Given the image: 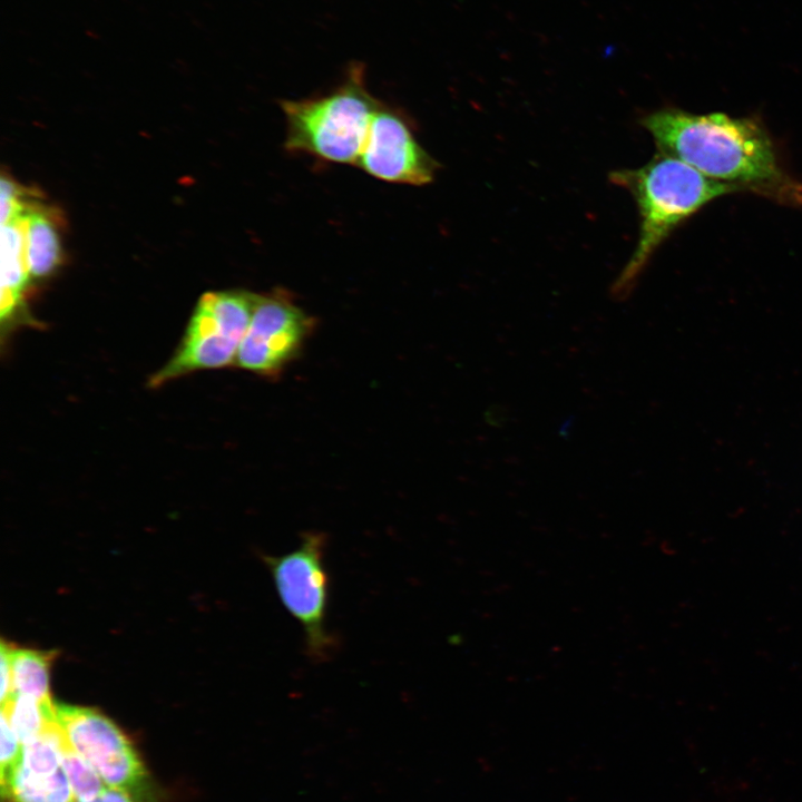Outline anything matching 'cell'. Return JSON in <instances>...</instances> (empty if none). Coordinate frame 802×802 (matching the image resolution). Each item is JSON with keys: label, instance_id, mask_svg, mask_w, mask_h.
Masks as SVG:
<instances>
[{"label": "cell", "instance_id": "6da1fadb", "mask_svg": "<svg viewBox=\"0 0 802 802\" xmlns=\"http://www.w3.org/2000/svg\"><path fill=\"white\" fill-rule=\"evenodd\" d=\"M640 123L662 154L708 178L784 203L802 202V185L783 170L770 136L752 118L666 107L644 116Z\"/></svg>", "mask_w": 802, "mask_h": 802}, {"label": "cell", "instance_id": "7a4b0ae2", "mask_svg": "<svg viewBox=\"0 0 802 802\" xmlns=\"http://www.w3.org/2000/svg\"><path fill=\"white\" fill-rule=\"evenodd\" d=\"M609 179L632 194L640 218L633 255L610 286L616 301L633 293L655 251L682 222L711 200L740 190L662 153L639 168L613 172Z\"/></svg>", "mask_w": 802, "mask_h": 802}, {"label": "cell", "instance_id": "3957f363", "mask_svg": "<svg viewBox=\"0 0 802 802\" xmlns=\"http://www.w3.org/2000/svg\"><path fill=\"white\" fill-rule=\"evenodd\" d=\"M381 104L366 88L364 66L354 62L344 81L330 94L281 101L286 123L285 148L327 162L356 165Z\"/></svg>", "mask_w": 802, "mask_h": 802}, {"label": "cell", "instance_id": "277c9868", "mask_svg": "<svg viewBox=\"0 0 802 802\" xmlns=\"http://www.w3.org/2000/svg\"><path fill=\"white\" fill-rule=\"evenodd\" d=\"M326 547L325 535L309 531L293 550L262 557L282 605L302 627L305 652L315 662L329 659L336 648V639L327 628Z\"/></svg>", "mask_w": 802, "mask_h": 802}, {"label": "cell", "instance_id": "5b68a950", "mask_svg": "<svg viewBox=\"0 0 802 802\" xmlns=\"http://www.w3.org/2000/svg\"><path fill=\"white\" fill-rule=\"evenodd\" d=\"M255 297L256 294L243 291L204 294L177 351L154 374L150 385L158 387L196 370L234 363L252 319Z\"/></svg>", "mask_w": 802, "mask_h": 802}, {"label": "cell", "instance_id": "8992f818", "mask_svg": "<svg viewBox=\"0 0 802 802\" xmlns=\"http://www.w3.org/2000/svg\"><path fill=\"white\" fill-rule=\"evenodd\" d=\"M56 718L69 745L109 788L128 793L136 802H150L148 773L121 730L104 714L88 707L56 704Z\"/></svg>", "mask_w": 802, "mask_h": 802}, {"label": "cell", "instance_id": "52a82bcc", "mask_svg": "<svg viewBox=\"0 0 802 802\" xmlns=\"http://www.w3.org/2000/svg\"><path fill=\"white\" fill-rule=\"evenodd\" d=\"M311 330L312 319L285 291L256 294L234 364L258 374H276L296 355Z\"/></svg>", "mask_w": 802, "mask_h": 802}, {"label": "cell", "instance_id": "ba28073f", "mask_svg": "<svg viewBox=\"0 0 802 802\" xmlns=\"http://www.w3.org/2000/svg\"><path fill=\"white\" fill-rule=\"evenodd\" d=\"M356 166L381 180L414 186L431 183L439 167L404 117L383 104L372 117Z\"/></svg>", "mask_w": 802, "mask_h": 802}, {"label": "cell", "instance_id": "9c48e42d", "mask_svg": "<svg viewBox=\"0 0 802 802\" xmlns=\"http://www.w3.org/2000/svg\"><path fill=\"white\" fill-rule=\"evenodd\" d=\"M28 212V211H27ZM27 212L1 224V320L16 311L30 278L25 257V217Z\"/></svg>", "mask_w": 802, "mask_h": 802}, {"label": "cell", "instance_id": "30bf717a", "mask_svg": "<svg viewBox=\"0 0 802 802\" xmlns=\"http://www.w3.org/2000/svg\"><path fill=\"white\" fill-rule=\"evenodd\" d=\"M2 795L10 802H74L75 796L62 767L52 773H38L18 764Z\"/></svg>", "mask_w": 802, "mask_h": 802}, {"label": "cell", "instance_id": "8fae6325", "mask_svg": "<svg viewBox=\"0 0 802 802\" xmlns=\"http://www.w3.org/2000/svg\"><path fill=\"white\" fill-rule=\"evenodd\" d=\"M60 243L51 218L38 211L25 217V257L31 278L48 276L60 262Z\"/></svg>", "mask_w": 802, "mask_h": 802}, {"label": "cell", "instance_id": "7c38bea8", "mask_svg": "<svg viewBox=\"0 0 802 802\" xmlns=\"http://www.w3.org/2000/svg\"><path fill=\"white\" fill-rule=\"evenodd\" d=\"M12 674L11 695H22L39 702L51 701L49 669L52 652L21 649L9 645Z\"/></svg>", "mask_w": 802, "mask_h": 802}, {"label": "cell", "instance_id": "4fadbf2b", "mask_svg": "<svg viewBox=\"0 0 802 802\" xmlns=\"http://www.w3.org/2000/svg\"><path fill=\"white\" fill-rule=\"evenodd\" d=\"M1 714L22 744L32 741L57 723L56 704L52 700L39 702L22 695H10L1 703Z\"/></svg>", "mask_w": 802, "mask_h": 802}, {"label": "cell", "instance_id": "5bb4252c", "mask_svg": "<svg viewBox=\"0 0 802 802\" xmlns=\"http://www.w3.org/2000/svg\"><path fill=\"white\" fill-rule=\"evenodd\" d=\"M62 766L76 801H91L106 789L99 774L69 745L66 737L62 745Z\"/></svg>", "mask_w": 802, "mask_h": 802}, {"label": "cell", "instance_id": "9a60e30c", "mask_svg": "<svg viewBox=\"0 0 802 802\" xmlns=\"http://www.w3.org/2000/svg\"><path fill=\"white\" fill-rule=\"evenodd\" d=\"M22 754V743L1 714V788H3L18 766Z\"/></svg>", "mask_w": 802, "mask_h": 802}, {"label": "cell", "instance_id": "2e32d148", "mask_svg": "<svg viewBox=\"0 0 802 802\" xmlns=\"http://www.w3.org/2000/svg\"><path fill=\"white\" fill-rule=\"evenodd\" d=\"M0 202L1 224L8 223L27 212L19 200L18 187L6 177L1 178Z\"/></svg>", "mask_w": 802, "mask_h": 802}, {"label": "cell", "instance_id": "e0dca14e", "mask_svg": "<svg viewBox=\"0 0 802 802\" xmlns=\"http://www.w3.org/2000/svg\"><path fill=\"white\" fill-rule=\"evenodd\" d=\"M12 692V674L9 655V645L1 644V703H3Z\"/></svg>", "mask_w": 802, "mask_h": 802}, {"label": "cell", "instance_id": "ac0fdd59", "mask_svg": "<svg viewBox=\"0 0 802 802\" xmlns=\"http://www.w3.org/2000/svg\"><path fill=\"white\" fill-rule=\"evenodd\" d=\"M81 802V801H74ZM86 802H136L128 793L107 786L100 795L91 801Z\"/></svg>", "mask_w": 802, "mask_h": 802}, {"label": "cell", "instance_id": "d6986e66", "mask_svg": "<svg viewBox=\"0 0 802 802\" xmlns=\"http://www.w3.org/2000/svg\"><path fill=\"white\" fill-rule=\"evenodd\" d=\"M503 410H500V407L491 408L489 418L490 424H495V422H499L501 419L505 418L502 414Z\"/></svg>", "mask_w": 802, "mask_h": 802}]
</instances>
